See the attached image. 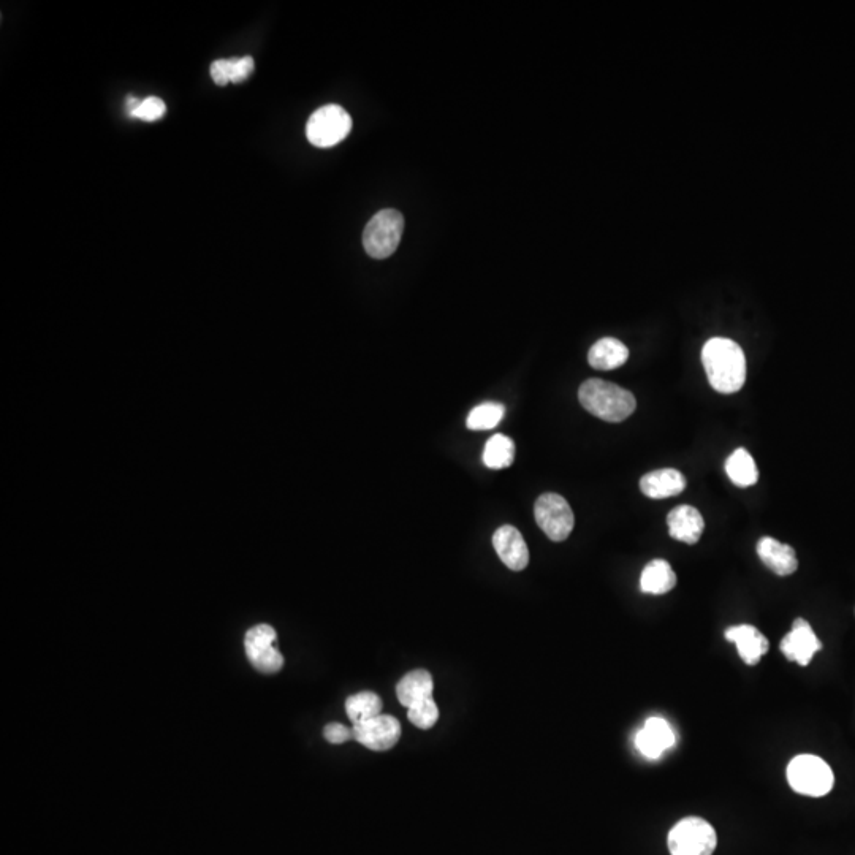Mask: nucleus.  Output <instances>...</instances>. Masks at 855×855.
I'll list each match as a JSON object with an SVG mask.
<instances>
[{
	"label": "nucleus",
	"instance_id": "obj_4",
	"mask_svg": "<svg viewBox=\"0 0 855 855\" xmlns=\"http://www.w3.org/2000/svg\"><path fill=\"white\" fill-rule=\"evenodd\" d=\"M404 232L403 214L396 209H382L366 225L363 246L369 257L388 259L398 249Z\"/></svg>",
	"mask_w": 855,
	"mask_h": 855
},
{
	"label": "nucleus",
	"instance_id": "obj_20",
	"mask_svg": "<svg viewBox=\"0 0 855 855\" xmlns=\"http://www.w3.org/2000/svg\"><path fill=\"white\" fill-rule=\"evenodd\" d=\"M726 472L730 482L740 488L753 487L759 480L756 461L746 449H737L727 458Z\"/></svg>",
	"mask_w": 855,
	"mask_h": 855
},
{
	"label": "nucleus",
	"instance_id": "obj_21",
	"mask_svg": "<svg viewBox=\"0 0 855 855\" xmlns=\"http://www.w3.org/2000/svg\"><path fill=\"white\" fill-rule=\"evenodd\" d=\"M515 460V444L502 434H494L483 450V463L490 469H506Z\"/></svg>",
	"mask_w": 855,
	"mask_h": 855
},
{
	"label": "nucleus",
	"instance_id": "obj_13",
	"mask_svg": "<svg viewBox=\"0 0 855 855\" xmlns=\"http://www.w3.org/2000/svg\"><path fill=\"white\" fill-rule=\"evenodd\" d=\"M760 561L779 577H787L798 569V559L791 545L781 544L773 537H762L757 542Z\"/></svg>",
	"mask_w": 855,
	"mask_h": 855
},
{
	"label": "nucleus",
	"instance_id": "obj_24",
	"mask_svg": "<svg viewBox=\"0 0 855 855\" xmlns=\"http://www.w3.org/2000/svg\"><path fill=\"white\" fill-rule=\"evenodd\" d=\"M407 718L418 729H431L439 719V708L433 699L422 700L407 708Z\"/></svg>",
	"mask_w": 855,
	"mask_h": 855
},
{
	"label": "nucleus",
	"instance_id": "obj_25",
	"mask_svg": "<svg viewBox=\"0 0 855 855\" xmlns=\"http://www.w3.org/2000/svg\"><path fill=\"white\" fill-rule=\"evenodd\" d=\"M165 111H167V107H165L164 100L159 99V97H148V99L141 100L137 110H133L130 116L141 119V121L152 122L162 118Z\"/></svg>",
	"mask_w": 855,
	"mask_h": 855
},
{
	"label": "nucleus",
	"instance_id": "obj_10",
	"mask_svg": "<svg viewBox=\"0 0 855 855\" xmlns=\"http://www.w3.org/2000/svg\"><path fill=\"white\" fill-rule=\"evenodd\" d=\"M779 650L786 656L787 661L805 665L813 661L814 654L822 650V642L814 634L813 627L803 618H797L792 624L789 634L781 640Z\"/></svg>",
	"mask_w": 855,
	"mask_h": 855
},
{
	"label": "nucleus",
	"instance_id": "obj_14",
	"mask_svg": "<svg viewBox=\"0 0 855 855\" xmlns=\"http://www.w3.org/2000/svg\"><path fill=\"white\" fill-rule=\"evenodd\" d=\"M726 639L737 645L738 654L748 665L759 664L760 659L768 651V640L759 629L749 624L729 627Z\"/></svg>",
	"mask_w": 855,
	"mask_h": 855
},
{
	"label": "nucleus",
	"instance_id": "obj_5",
	"mask_svg": "<svg viewBox=\"0 0 855 855\" xmlns=\"http://www.w3.org/2000/svg\"><path fill=\"white\" fill-rule=\"evenodd\" d=\"M667 843L672 855H713L718 836L705 819L686 817L670 830Z\"/></svg>",
	"mask_w": 855,
	"mask_h": 855
},
{
	"label": "nucleus",
	"instance_id": "obj_1",
	"mask_svg": "<svg viewBox=\"0 0 855 855\" xmlns=\"http://www.w3.org/2000/svg\"><path fill=\"white\" fill-rule=\"evenodd\" d=\"M702 365L708 382L716 392L732 395L746 382V357L737 342L729 338H711L702 349Z\"/></svg>",
	"mask_w": 855,
	"mask_h": 855
},
{
	"label": "nucleus",
	"instance_id": "obj_6",
	"mask_svg": "<svg viewBox=\"0 0 855 855\" xmlns=\"http://www.w3.org/2000/svg\"><path fill=\"white\" fill-rule=\"evenodd\" d=\"M352 118L339 105H325L312 114L306 124V137L317 148H333L349 137Z\"/></svg>",
	"mask_w": 855,
	"mask_h": 855
},
{
	"label": "nucleus",
	"instance_id": "obj_17",
	"mask_svg": "<svg viewBox=\"0 0 855 855\" xmlns=\"http://www.w3.org/2000/svg\"><path fill=\"white\" fill-rule=\"evenodd\" d=\"M433 689V677L430 672L422 669L412 670L399 681L396 686V696L401 705L411 708L422 700L433 699Z\"/></svg>",
	"mask_w": 855,
	"mask_h": 855
},
{
	"label": "nucleus",
	"instance_id": "obj_23",
	"mask_svg": "<svg viewBox=\"0 0 855 855\" xmlns=\"http://www.w3.org/2000/svg\"><path fill=\"white\" fill-rule=\"evenodd\" d=\"M504 414H506V407L502 406V404L483 403L472 409L471 414L468 415L466 425L472 431L493 430V428H496L502 422Z\"/></svg>",
	"mask_w": 855,
	"mask_h": 855
},
{
	"label": "nucleus",
	"instance_id": "obj_28",
	"mask_svg": "<svg viewBox=\"0 0 855 855\" xmlns=\"http://www.w3.org/2000/svg\"><path fill=\"white\" fill-rule=\"evenodd\" d=\"M255 64L251 56L238 57L235 65V75H233V83H241L247 80L254 72Z\"/></svg>",
	"mask_w": 855,
	"mask_h": 855
},
{
	"label": "nucleus",
	"instance_id": "obj_2",
	"mask_svg": "<svg viewBox=\"0 0 855 855\" xmlns=\"http://www.w3.org/2000/svg\"><path fill=\"white\" fill-rule=\"evenodd\" d=\"M578 399L589 414L610 423L623 422L637 407L631 392L602 379L586 380L578 390Z\"/></svg>",
	"mask_w": 855,
	"mask_h": 855
},
{
	"label": "nucleus",
	"instance_id": "obj_3",
	"mask_svg": "<svg viewBox=\"0 0 855 855\" xmlns=\"http://www.w3.org/2000/svg\"><path fill=\"white\" fill-rule=\"evenodd\" d=\"M789 786L798 794L806 797H824L832 791V768L824 759L811 754L794 757L787 767Z\"/></svg>",
	"mask_w": 855,
	"mask_h": 855
},
{
	"label": "nucleus",
	"instance_id": "obj_7",
	"mask_svg": "<svg viewBox=\"0 0 855 855\" xmlns=\"http://www.w3.org/2000/svg\"><path fill=\"white\" fill-rule=\"evenodd\" d=\"M276 639L278 634L270 624H257L244 635L247 659L257 672L273 675L284 667V658L274 645Z\"/></svg>",
	"mask_w": 855,
	"mask_h": 855
},
{
	"label": "nucleus",
	"instance_id": "obj_18",
	"mask_svg": "<svg viewBox=\"0 0 855 855\" xmlns=\"http://www.w3.org/2000/svg\"><path fill=\"white\" fill-rule=\"evenodd\" d=\"M629 358V349L620 339L602 338L589 349V365L599 371H612L620 368Z\"/></svg>",
	"mask_w": 855,
	"mask_h": 855
},
{
	"label": "nucleus",
	"instance_id": "obj_15",
	"mask_svg": "<svg viewBox=\"0 0 855 855\" xmlns=\"http://www.w3.org/2000/svg\"><path fill=\"white\" fill-rule=\"evenodd\" d=\"M669 534L684 544L694 545L702 537L705 521L699 510L692 506H678L667 517Z\"/></svg>",
	"mask_w": 855,
	"mask_h": 855
},
{
	"label": "nucleus",
	"instance_id": "obj_22",
	"mask_svg": "<svg viewBox=\"0 0 855 855\" xmlns=\"http://www.w3.org/2000/svg\"><path fill=\"white\" fill-rule=\"evenodd\" d=\"M382 707L384 705L380 697L369 691L358 692L346 700V713L350 721L354 722V726L382 715Z\"/></svg>",
	"mask_w": 855,
	"mask_h": 855
},
{
	"label": "nucleus",
	"instance_id": "obj_16",
	"mask_svg": "<svg viewBox=\"0 0 855 855\" xmlns=\"http://www.w3.org/2000/svg\"><path fill=\"white\" fill-rule=\"evenodd\" d=\"M686 479L677 469H658L648 472L640 480V490L651 499H665L683 493Z\"/></svg>",
	"mask_w": 855,
	"mask_h": 855
},
{
	"label": "nucleus",
	"instance_id": "obj_9",
	"mask_svg": "<svg viewBox=\"0 0 855 855\" xmlns=\"http://www.w3.org/2000/svg\"><path fill=\"white\" fill-rule=\"evenodd\" d=\"M354 738L371 751H388L401 738V724L393 716L379 715L354 726Z\"/></svg>",
	"mask_w": 855,
	"mask_h": 855
},
{
	"label": "nucleus",
	"instance_id": "obj_26",
	"mask_svg": "<svg viewBox=\"0 0 855 855\" xmlns=\"http://www.w3.org/2000/svg\"><path fill=\"white\" fill-rule=\"evenodd\" d=\"M238 57H230V59H219L211 65V76L217 86H225L227 83H233V75H235V65Z\"/></svg>",
	"mask_w": 855,
	"mask_h": 855
},
{
	"label": "nucleus",
	"instance_id": "obj_11",
	"mask_svg": "<svg viewBox=\"0 0 855 855\" xmlns=\"http://www.w3.org/2000/svg\"><path fill=\"white\" fill-rule=\"evenodd\" d=\"M493 547L498 553L499 559L506 564L510 570L520 572L529 564V550L521 532L513 526H501L494 532Z\"/></svg>",
	"mask_w": 855,
	"mask_h": 855
},
{
	"label": "nucleus",
	"instance_id": "obj_27",
	"mask_svg": "<svg viewBox=\"0 0 855 855\" xmlns=\"http://www.w3.org/2000/svg\"><path fill=\"white\" fill-rule=\"evenodd\" d=\"M323 737L327 738L331 745H342V743H347L354 738V730H350L349 727L339 724V722H331L323 729Z\"/></svg>",
	"mask_w": 855,
	"mask_h": 855
},
{
	"label": "nucleus",
	"instance_id": "obj_12",
	"mask_svg": "<svg viewBox=\"0 0 855 855\" xmlns=\"http://www.w3.org/2000/svg\"><path fill=\"white\" fill-rule=\"evenodd\" d=\"M675 745V734L669 722L650 718L635 737V746L648 759H659L664 751Z\"/></svg>",
	"mask_w": 855,
	"mask_h": 855
},
{
	"label": "nucleus",
	"instance_id": "obj_19",
	"mask_svg": "<svg viewBox=\"0 0 855 855\" xmlns=\"http://www.w3.org/2000/svg\"><path fill=\"white\" fill-rule=\"evenodd\" d=\"M677 585V575L665 559H653L646 564L640 577V588L643 593L661 596L669 593Z\"/></svg>",
	"mask_w": 855,
	"mask_h": 855
},
{
	"label": "nucleus",
	"instance_id": "obj_8",
	"mask_svg": "<svg viewBox=\"0 0 855 855\" xmlns=\"http://www.w3.org/2000/svg\"><path fill=\"white\" fill-rule=\"evenodd\" d=\"M534 517L539 528L553 542L566 540L575 525L574 512L569 502L556 493H545L537 499Z\"/></svg>",
	"mask_w": 855,
	"mask_h": 855
}]
</instances>
